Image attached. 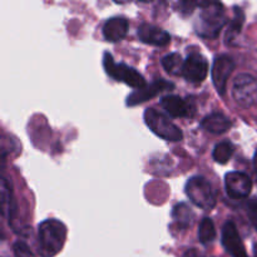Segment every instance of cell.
I'll list each match as a JSON object with an SVG mask.
<instances>
[{
    "label": "cell",
    "mask_w": 257,
    "mask_h": 257,
    "mask_svg": "<svg viewBox=\"0 0 257 257\" xmlns=\"http://www.w3.org/2000/svg\"><path fill=\"white\" fill-rule=\"evenodd\" d=\"M137 34L141 42L155 45V47H165V45L170 44L171 42V35L166 30L161 29L153 24H148V23H145V24L138 27Z\"/></svg>",
    "instance_id": "obj_13"
},
{
    "label": "cell",
    "mask_w": 257,
    "mask_h": 257,
    "mask_svg": "<svg viewBox=\"0 0 257 257\" xmlns=\"http://www.w3.org/2000/svg\"><path fill=\"white\" fill-rule=\"evenodd\" d=\"M232 95L241 108H251L257 104V78L242 73L235 78L232 84Z\"/></svg>",
    "instance_id": "obj_6"
},
{
    "label": "cell",
    "mask_w": 257,
    "mask_h": 257,
    "mask_svg": "<svg viewBox=\"0 0 257 257\" xmlns=\"http://www.w3.org/2000/svg\"><path fill=\"white\" fill-rule=\"evenodd\" d=\"M253 167H255V172H256V176H257V151H256L255 156H253Z\"/></svg>",
    "instance_id": "obj_25"
},
{
    "label": "cell",
    "mask_w": 257,
    "mask_h": 257,
    "mask_svg": "<svg viewBox=\"0 0 257 257\" xmlns=\"http://www.w3.org/2000/svg\"><path fill=\"white\" fill-rule=\"evenodd\" d=\"M253 257H257V243L253 245Z\"/></svg>",
    "instance_id": "obj_26"
},
{
    "label": "cell",
    "mask_w": 257,
    "mask_h": 257,
    "mask_svg": "<svg viewBox=\"0 0 257 257\" xmlns=\"http://www.w3.org/2000/svg\"><path fill=\"white\" fill-rule=\"evenodd\" d=\"M173 88H175V84L172 82H168V80L163 79V78H157L152 84L147 85V87L142 88V89L135 90L132 94L128 95L127 105L128 107H135V105L141 104V103L147 102L151 98L160 94L161 92L171 90Z\"/></svg>",
    "instance_id": "obj_10"
},
{
    "label": "cell",
    "mask_w": 257,
    "mask_h": 257,
    "mask_svg": "<svg viewBox=\"0 0 257 257\" xmlns=\"http://www.w3.org/2000/svg\"><path fill=\"white\" fill-rule=\"evenodd\" d=\"M222 245L232 257H248L237 227L232 221H226L222 227Z\"/></svg>",
    "instance_id": "obj_12"
},
{
    "label": "cell",
    "mask_w": 257,
    "mask_h": 257,
    "mask_svg": "<svg viewBox=\"0 0 257 257\" xmlns=\"http://www.w3.org/2000/svg\"><path fill=\"white\" fill-rule=\"evenodd\" d=\"M246 210H247L248 218H250L251 223L253 225V227L257 230V198H252L247 202L246 205Z\"/></svg>",
    "instance_id": "obj_23"
},
{
    "label": "cell",
    "mask_w": 257,
    "mask_h": 257,
    "mask_svg": "<svg viewBox=\"0 0 257 257\" xmlns=\"http://www.w3.org/2000/svg\"><path fill=\"white\" fill-rule=\"evenodd\" d=\"M67 238V227L55 218L43 221L38 227V246L42 257H54L60 252Z\"/></svg>",
    "instance_id": "obj_1"
},
{
    "label": "cell",
    "mask_w": 257,
    "mask_h": 257,
    "mask_svg": "<svg viewBox=\"0 0 257 257\" xmlns=\"http://www.w3.org/2000/svg\"><path fill=\"white\" fill-rule=\"evenodd\" d=\"M182 257H207V256H205V255H202L201 252H198L196 248H192V250L186 251V252L183 253Z\"/></svg>",
    "instance_id": "obj_24"
},
{
    "label": "cell",
    "mask_w": 257,
    "mask_h": 257,
    "mask_svg": "<svg viewBox=\"0 0 257 257\" xmlns=\"http://www.w3.org/2000/svg\"><path fill=\"white\" fill-rule=\"evenodd\" d=\"M161 105L173 118H185L195 115V103L185 100L180 95H165L161 98Z\"/></svg>",
    "instance_id": "obj_11"
},
{
    "label": "cell",
    "mask_w": 257,
    "mask_h": 257,
    "mask_svg": "<svg viewBox=\"0 0 257 257\" xmlns=\"http://www.w3.org/2000/svg\"><path fill=\"white\" fill-rule=\"evenodd\" d=\"M243 22H245V13L241 8L235 7L233 8V18L225 35V40L227 44L232 43L236 39V37L240 34L243 27Z\"/></svg>",
    "instance_id": "obj_16"
},
{
    "label": "cell",
    "mask_w": 257,
    "mask_h": 257,
    "mask_svg": "<svg viewBox=\"0 0 257 257\" xmlns=\"http://www.w3.org/2000/svg\"><path fill=\"white\" fill-rule=\"evenodd\" d=\"M145 122L147 127L158 137L168 142H180L183 140V133L166 114L156 110L155 108H147L145 110Z\"/></svg>",
    "instance_id": "obj_4"
},
{
    "label": "cell",
    "mask_w": 257,
    "mask_h": 257,
    "mask_svg": "<svg viewBox=\"0 0 257 257\" xmlns=\"http://www.w3.org/2000/svg\"><path fill=\"white\" fill-rule=\"evenodd\" d=\"M201 127L205 131H207V132L213 133V135H222V133L227 132L232 127V122H231V119L227 115L215 112L206 115L201 120Z\"/></svg>",
    "instance_id": "obj_15"
},
{
    "label": "cell",
    "mask_w": 257,
    "mask_h": 257,
    "mask_svg": "<svg viewBox=\"0 0 257 257\" xmlns=\"http://www.w3.org/2000/svg\"><path fill=\"white\" fill-rule=\"evenodd\" d=\"M186 195L193 205L202 210H212L216 205V192L207 178L193 176L186 183Z\"/></svg>",
    "instance_id": "obj_5"
},
{
    "label": "cell",
    "mask_w": 257,
    "mask_h": 257,
    "mask_svg": "<svg viewBox=\"0 0 257 257\" xmlns=\"http://www.w3.org/2000/svg\"><path fill=\"white\" fill-rule=\"evenodd\" d=\"M185 60L178 53H171L162 58V67L170 74H181Z\"/></svg>",
    "instance_id": "obj_21"
},
{
    "label": "cell",
    "mask_w": 257,
    "mask_h": 257,
    "mask_svg": "<svg viewBox=\"0 0 257 257\" xmlns=\"http://www.w3.org/2000/svg\"><path fill=\"white\" fill-rule=\"evenodd\" d=\"M2 200H3V213L8 217V220L13 218L14 215V200H13V192L10 185L5 178L2 181Z\"/></svg>",
    "instance_id": "obj_19"
},
{
    "label": "cell",
    "mask_w": 257,
    "mask_h": 257,
    "mask_svg": "<svg viewBox=\"0 0 257 257\" xmlns=\"http://www.w3.org/2000/svg\"><path fill=\"white\" fill-rule=\"evenodd\" d=\"M201 14L196 24L197 34L203 38H216L226 24L225 7L218 2H201Z\"/></svg>",
    "instance_id": "obj_2"
},
{
    "label": "cell",
    "mask_w": 257,
    "mask_h": 257,
    "mask_svg": "<svg viewBox=\"0 0 257 257\" xmlns=\"http://www.w3.org/2000/svg\"><path fill=\"white\" fill-rule=\"evenodd\" d=\"M103 67H104L105 73L118 82L125 83L135 89H142L147 87L145 77L141 73L124 63H115L113 55L109 52H105L103 55Z\"/></svg>",
    "instance_id": "obj_3"
},
{
    "label": "cell",
    "mask_w": 257,
    "mask_h": 257,
    "mask_svg": "<svg viewBox=\"0 0 257 257\" xmlns=\"http://www.w3.org/2000/svg\"><path fill=\"white\" fill-rule=\"evenodd\" d=\"M233 69H235V60L228 54H221L215 58L211 75H212L213 85L217 89L218 94L223 95L226 93V84Z\"/></svg>",
    "instance_id": "obj_7"
},
{
    "label": "cell",
    "mask_w": 257,
    "mask_h": 257,
    "mask_svg": "<svg viewBox=\"0 0 257 257\" xmlns=\"http://www.w3.org/2000/svg\"><path fill=\"white\" fill-rule=\"evenodd\" d=\"M198 238L200 242L203 245H208V243L213 242L216 238V227L213 221L210 217L202 218L198 227Z\"/></svg>",
    "instance_id": "obj_20"
},
{
    "label": "cell",
    "mask_w": 257,
    "mask_h": 257,
    "mask_svg": "<svg viewBox=\"0 0 257 257\" xmlns=\"http://www.w3.org/2000/svg\"><path fill=\"white\" fill-rule=\"evenodd\" d=\"M172 217L181 228H188L192 225L195 215L187 203H177L172 210Z\"/></svg>",
    "instance_id": "obj_17"
},
{
    "label": "cell",
    "mask_w": 257,
    "mask_h": 257,
    "mask_svg": "<svg viewBox=\"0 0 257 257\" xmlns=\"http://www.w3.org/2000/svg\"><path fill=\"white\" fill-rule=\"evenodd\" d=\"M233 152H235V146L228 141H223V142L216 145V147L213 148L212 158L220 165H225L232 157Z\"/></svg>",
    "instance_id": "obj_18"
},
{
    "label": "cell",
    "mask_w": 257,
    "mask_h": 257,
    "mask_svg": "<svg viewBox=\"0 0 257 257\" xmlns=\"http://www.w3.org/2000/svg\"><path fill=\"white\" fill-rule=\"evenodd\" d=\"M13 252H14V257H35L29 246L23 241H15L13 245Z\"/></svg>",
    "instance_id": "obj_22"
},
{
    "label": "cell",
    "mask_w": 257,
    "mask_h": 257,
    "mask_svg": "<svg viewBox=\"0 0 257 257\" xmlns=\"http://www.w3.org/2000/svg\"><path fill=\"white\" fill-rule=\"evenodd\" d=\"M130 30V22L124 17L109 18L103 25V37L107 42L117 43L124 39Z\"/></svg>",
    "instance_id": "obj_14"
},
{
    "label": "cell",
    "mask_w": 257,
    "mask_h": 257,
    "mask_svg": "<svg viewBox=\"0 0 257 257\" xmlns=\"http://www.w3.org/2000/svg\"><path fill=\"white\" fill-rule=\"evenodd\" d=\"M208 74V62L203 55L192 53L186 58L182 67V75L186 80L191 83H201L206 79Z\"/></svg>",
    "instance_id": "obj_9"
},
{
    "label": "cell",
    "mask_w": 257,
    "mask_h": 257,
    "mask_svg": "<svg viewBox=\"0 0 257 257\" xmlns=\"http://www.w3.org/2000/svg\"><path fill=\"white\" fill-rule=\"evenodd\" d=\"M225 187L228 197L232 200H242L251 193L252 181L246 173L232 171L225 176Z\"/></svg>",
    "instance_id": "obj_8"
}]
</instances>
